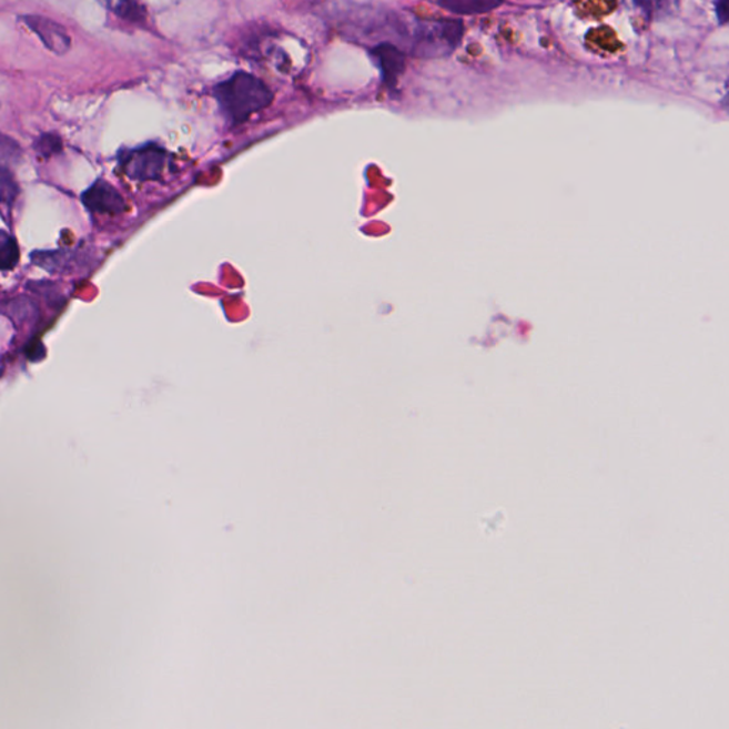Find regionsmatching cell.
<instances>
[{"mask_svg": "<svg viewBox=\"0 0 729 729\" xmlns=\"http://www.w3.org/2000/svg\"><path fill=\"white\" fill-rule=\"evenodd\" d=\"M19 148L13 140L0 134V162L7 164L19 159Z\"/></svg>", "mask_w": 729, "mask_h": 729, "instance_id": "cell-13", "label": "cell"}, {"mask_svg": "<svg viewBox=\"0 0 729 729\" xmlns=\"http://www.w3.org/2000/svg\"><path fill=\"white\" fill-rule=\"evenodd\" d=\"M376 64L382 72V80L389 88H395L398 83L399 77L404 73L405 69V54L395 44L382 43L371 50Z\"/></svg>", "mask_w": 729, "mask_h": 729, "instance_id": "cell-6", "label": "cell"}, {"mask_svg": "<svg viewBox=\"0 0 729 729\" xmlns=\"http://www.w3.org/2000/svg\"><path fill=\"white\" fill-rule=\"evenodd\" d=\"M85 209L94 214H120L125 209L124 199L112 184L104 180L94 181L82 194Z\"/></svg>", "mask_w": 729, "mask_h": 729, "instance_id": "cell-4", "label": "cell"}, {"mask_svg": "<svg viewBox=\"0 0 729 729\" xmlns=\"http://www.w3.org/2000/svg\"><path fill=\"white\" fill-rule=\"evenodd\" d=\"M19 195V185L8 165L0 162V207L10 209Z\"/></svg>", "mask_w": 729, "mask_h": 729, "instance_id": "cell-10", "label": "cell"}, {"mask_svg": "<svg viewBox=\"0 0 729 729\" xmlns=\"http://www.w3.org/2000/svg\"><path fill=\"white\" fill-rule=\"evenodd\" d=\"M224 118L233 125L246 122L274 102V93L263 79L239 70L213 89Z\"/></svg>", "mask_w": 729, "mask_h": 729, "instance_id": "cell-1", "label": "cell"}, {"mask_svg": "<svg viewBox=\"0 0 729 729\" xmlns=\"http://www.w3.org/2000/svg\"><path fill=\"white\" fill-rule=\"evenodd\" d=\"M168 153L158 145L130 150L120 158V165L130 179L139 181L158 180L163 174Z\"/></svg>", "mask_w": 729, "mask_h": 729, "instance_id": "cell-3", "label": "cell"}, {"mask_svg": "<svg viewBox=\"0 0 729 729\" xmlns=\"http://www.w3.org/2000/svg\"><path fill=\"white\" fill-rule=\"evenodd\" d=\"M34 314L37 313H34L33 304L27 298L10 301L9 310H7V315H9L10 318H19L20 321H23V323H28Z\"/></svg>", "mask_w": 729, "mask_h": 729, "instance_id": "cell-11", "label": "cell"}, {"mask_svg": "<svg viewBox=\"0 0 729 729\" xmlns=\"http://www.w3.org/2000/svg\"><path fill=\"white\" fill-rule=\"evenodd\" d=\"M104 8L112 10L115 17L128 20L130 23L143 24L148 22V12L135 0H99Z\"/></svg>", "mask_w": 729, "mask_h": 729, "instance_id": "cell-7", "label": "cell"}, {"mask_svg": "<svg viewBox=\"0 0 729 729\" xmlns=\"http://www.w3.org/2000/svg\"><path fill=\"white\" fill-rule=\"evenodd\" d=\"M20 259L17 239L8 231L0 230V271L14 270Z\"/></svg>", "mask_w": 729, "mask_h": 729, "instance_id": "cell-9", "label": "cell"}, {"mask_svg": "<svg viewBox=\"0 0 729 729\" xmlns=\"http://www.w3.org/2000/svg\"><path fill=\"white\" fill-rule=\"evenodd\" d=\"M23 23L32 30L34 34H38V38L42 40L44 48H48L50 52L54 54H64L68 53L70 49V38L62 27L59 23L53 22L48 18L37 17V14H28V17L22 18Z\"/></svg>", "mask_w": 729, "mask_h": 729, "instance_id": "cell-5", "label": "cell"}, {"mask_svg": "<svg viewBox=\"0 0 729 729\" xmlns=\"http://www.w3.org/2000/svg\"><path fill=\"white\" fill-rule=\"evenodd\" d=\"M716 13L718 22L726 24L728 20V0H716Z\"/></svg>", "mask_w": 729, "mask_h": 729, "instance_id": "cell-14", "label": "cell"}, {"mask_svg": "<svg viewBox=\"0 0 729 729\" xmlns=\"http://www.w3.org/2000/svg\"><path fill=\"white\" fill-rule=\"evenodd\" d=\"M404 33L409 40L412 53L417 57H444L459 44L464 28L460 20L415 22Z\"/></svg>", "mask_w": 729, "mask_h": 729, "instance_id": "cell-2", "label": "cell"}, {"mask_svg": "<svg viewBox=\"0 0 729 729\" xmlns=\"http://www.w3.org/2000/svg\"><path fill=\"white\" fill-rule=\"evenodd\" d=\"M503 0H439L442 8L460 14H479L499 8Z\"/></svg>", "mask_w": 729, "mask_h": 729, "instance_id": "cell-8", "label": "cell"}, {"mask_svg": "<svg viewBox=\"0 0 729 729\" xmlns=\"http://www.w3.org/2000/svg\"><path fill=\"white\" fill-rule=\"evenodd\" d=\"M60 149H62V143H60L58 135L53 134L42 135V138H40L37 143L38 152L44 155V158H49V155L58 153Z\"/></svg>", "mask_w": 729, "mask_h": 729, "instance_id": "cell-12", "label": "cell"}]
</instances>
